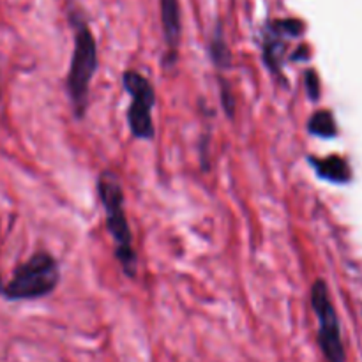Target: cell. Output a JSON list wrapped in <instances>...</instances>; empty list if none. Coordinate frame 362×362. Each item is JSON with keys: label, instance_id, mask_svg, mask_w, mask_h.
<instances>
[{"label": "cell", "instance_id": "6da1fadb", "mask_svg": "<svg viewBox=\"0 0 362 362\" xmlns=\"http://www.w3.org/2000/svg\"><path fill=\"white\" fill-rule=\"evenodd\" d=\"M98 193L105 209L108 232L115 246V258L127 278H136L138 257L133 246V233L127 223L126 209H124V189L119 177L110 170L101 172L98 179Z\"/></svg>", "mask_w": 362, "mask_h": 362}, {"label": "cell", "instance_id": "7a4b0ae2", "mask_svg": "<svg viewBox=\"0 0 362 362\" xmlns=\"http://www.w3.org/2000/svg\"><path fill=\"white\" fill-rule=\"evenodd\" d=\"M98 71V46L90 28L85 21L78 20L74 25V49L71 57L66 87L71 106L78 119H83L88 106V88Z\"/></svg>", "mask_w": 362, "mask_h": 362}, {"label": "cell", "instance_id": "3957f363", "mask_svg": "<svg viewBox=\"0 0 362 362\" xmlns=\"http://www.w3.org/2000/svg\"><path fill=\"white\" fill-rule=\"evenodd\" d=\"M60 269L48 253H35L14 271L13 278L2 288L9 300H32L49 296L57 288Z\"/></svg>", "mask_w": 362, "mask_h": 362}, {"label": "cell", "instance_id": "277c9868", "mask_svg": "<svg viewBox=\"0 0 362 362\" xmlns=\"http://www.w3.org/2000/svg\"><path fill=\"white\" fill-rule=\"evenodd\" d=\"M311 308L318 320V346L327 362H345L346 354L341 341L338 315L332 306L331 293L324 279H317L311 286Z\"/></svg>", "mask_w": 362, "mask_h": 362}, {"label": "cell", "instance_id": "5b68a950", "mask_svg": "<svg viewBox=\"0 0 362 362\" xmlns=\"http://www.w3.org/2000/svg\"><path fill=\"white\" fill-rule=\"evenodd\" d=\"M122 83L127 94L131 95V105L127 110V124L129 131L138 140H152L156 136L152 108L156 105V90L151 81L138 71H126L122 74Z\"/></svg>", "mask_w": 362, "mask_h": 362}, {"label": "cell", "instance_id": "8992f818", "mask_svg": "<svg viewBox=\"0 0 362 362\" xmlns=\"http://www.w3.org/2000/svg\"><path fill=\"white\" fill-rule=\"evenodd\" d=\"M304 32V23L299 20H276L267 25L264 39V60L265 66L271 69V73H281L283 57L286 49V39L299 37Z\"/></svg>", "mask_w": 362, "mask_h": 362}, {"label": "cell", "instance_id": "52a82bcc", "mask_svg": "<svg viewBox=\"0 0 362 362\" xmlns=\"http://www.w3.org/2000/svg\"><path fill=\"white\" fill-rule=\"evenodd\" d=\"M161 25L163 34H165V42L168 46L170 64L175 62L177 49L180 42V6L179 0H161Z\"/></svg>", "mask_w": 362, "mask_h": 362}, {"label": "cell", "instance_id": "ba28073f", "mask_svg": "<svg viewBox=\"0 0 362 362\" xmlns=\"http://www.w3.org/2000/svg\"><path fill=\"white\" fill-rule=\"evenodd\" d=\"M315 172L320 179L329 180L334 184H346L352 179L349 163L339 156H327V158H310Z\"/></svg>", "mask_w": 362, "mask_h": 362}, {"label": "cell", "instance_id": "9c48e42d", "mask_svg": "<svg viewBox=\"0 0 362 362\" xmlns=\"http://www.w3.org/2000/svg\"><path fill=\"white\" fill-rule=\"evenodd\" d=\"M308 131L313 136L324 138V140L334 138L338 134V127H336V120L331 110H318V112H315L311 119L308 120Z\"/></svg>", "mask_w": 362, "mask_h": 362}, {"label": "cell", "instance_id": "30bf717a", "mask_svg": "<svg viewBox=\"0 0 362 362\" xmlns=\"http://www.w3.org/2000/svg\"><path fill=\"white\" fill-rule=\"evenodd\" d=\"M211 57H212V62H214L216 67H219V69H228L230 67L232 55H230L228 46H226L225 39L221 37L219 30L211 42Z\"/></svg>", "mask_w": 362, "mask_h": 362}, {"label": "cell", "instance_id": "8fae6325", "mask_svg": "<svg viewBox=\"0 0 362 362\" xmlns=\"http://www.w3.org/2000/svg\"><path fill=\"white\" fill-rule=\"evenodd\" d=\"M304 81H306V90L308 95H310L313 101H317L320 98V80H318V74L315 69H310L304 76Z\"/></svg>", "mask_w": 362, "mask_h": 362}, {"label": "cell", "instance_id": "7c38bea8", "mask_svg": "<svg viewBox=\"0 0 362 362\" xmlns=\"http://www.w3.org/2000/svg\"><path fill=\"white\" fill-rule=\"evenodd\" d=\"M219 81H221V105L225 108V112L228 113V117H233V112H235V99H233L232 90H230L228 81H223L221 78H219Z\"/></svg>", "mask_w": 362, "mask_h": 362}]
</instances>
